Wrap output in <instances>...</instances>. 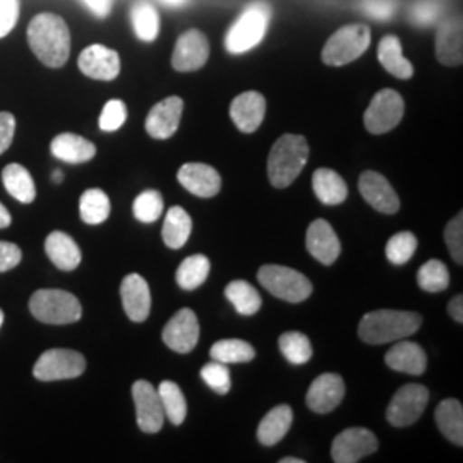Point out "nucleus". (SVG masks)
Returning a JSON list of instances; mask_svg holds the SVG:
<instances>
[{"instance_id": "f257e3e1", "label": "nucleus", "mask_w": 463, "mask_h": 463, "mask_svg": "<svg viewBox=\"0 0 463 463\" xmlns=\"http://www.w3.org/2000/svg\"><path fill=\"white\" fill-rule=\"evenodd\" d=\"M28 43L36 59L47 67H62L71 55V32L66 21L53 13L34 16L28 26Z\"/></svg>"}, {"instance_id": "f03ea898", "label": "nucleus", "mask_w": 463, "mask_h": 463, "mask_svg": "<svg viewBox=\"0 0 463 463\" xmlns=\"http://www.w3.org/2000/svg\"><path fill=\"white\" fill-rule=\"evenodd\" d=\"M422 325V316L411 311L380 309L373 311L361 319L359 336L369 345H381L403 340Z\"/></svg>"}, {"instance_id": "7ed1b4c3", "label": "nucleus", "mask_w": 463, "mask_h": 463, "mask_svg": "<svg viewBox=\"0 0 463 463\" xmlns=\"http://www.w3.org/2000/svg\"><path fill=\"white\" fill-rule=\"evenodd\" d=\"M309 146L304 136L283 134L268 156V177L275 187H288L307 164Z\"/></svg>"}, {"instance_id": "20e7f679", "label": "nucleus", "mask_w": 463, "mask_h": 463, "mask_svg": "<svg viewBox=\"0 0 463 463\" xmlns=\"http://www.w3.org/2000/svg\"><path fill=\"white\" fill-rule=\"evenodd\" d=\"M271 14V5L265 0L249 4L225 34L227 52L232 55H241L258 47L268 33Z\"/></svg>"}, {"instance_id": "39448f33", "label": "nucleus", "mask_w": 463, "mask_h": 463, "mask_svg": "<svg viewBox=\"0 0 463 463\" xmlns=\"http://www.w3.org/2000/svg\"><path fill=\"white\" fill-rule=\"evenodd\" d=\"M32 315L47 325H69L81 319L83 307L76 296L66 290L42 288L30 298Z\"/></svg>"}, {"instance_id": "423d86ee", "label": "nucleus", "mask_w": 463, "mask_h": 463, "mask_svg": "<svg viewBox=\"0 0 463 463\" xmlns=\"http://www.w3.org/2000/svg\"><path fill=\"white\" fill-rule=\"evenodd\" d=\"M371 45V30L365 24H347L331 34L321 59L326 66L340 67L357 61Z\"/></svg>"}, {"instance_id": "0eeeda50", "label": "nucleus", "mask_w": 463, "mask_h": 463, "mask_svg": "<svg viewBox=\"0 0 463 463\" xmlns=\"http://www.w3.org/2000/svg\"><path fill=\"white\" fill-rule=\"evenodd\" d=\"M258 280L271 296L292 304L304 302L313 294L309 279L287 266L265 265L258 271Z\"/></svg>"}, {"instance_id": "6e6552de", "label": "nucleus", "mask_w": 463, "mask_h": 463, "mask_svg": "<svg viewBox=\"0 0 463 463\" xmlns=\"http://www.w3.org/2000/svg\"><path fill=\"white\" fill-rule=\"evenodd\" d=\"M86 369V359L80 352L69 348H52L43 352L33 367L40 381H62L80 378Z\"/></svg>"}, {"instance_id": "1a4fd4ad", "label": "nucleus", "mask_w": 463, "mask_h": 463, "mask_svg": "<svg viewBox=\"0 0 463 463\" xmlns=\"http://www.w3.org/2000/svg\"><path fill=\"white\" fill-rule=\"evenodd\" d=\"M405 114V103L395 90L378 91L364 114L365 129L371 134H384L393 131Z\"/></svg>"}, {"instance_id": "9d476101", "label": "nucleus", "mask_w": 463, "mask_h": 463, "mask_svg": "<svg viewBox=\"0 0 463 463\" xmlns=\"http://www.w3.org/2000/svg\"><path fill=\"white\" fill-rule=\"evenodd\" d=\"M430 402V392L422 384H405L392 398L386 419L395 428L412 426L424 414Z\"/></svg>"}, {"instance_id": "9b49d317", "label": "nucleus", "mask_w": 463, "mask_h": 463, "mask_svg": "<svg viewBox=\"0 0 463 463\" xmlns=\"http://www.w3.org/2000/svg\"><path fill=\"white\" fill-rule=\"evenodd\" d=\"M378 449V438L365 428H350L340 432L331 445L335 463H357Z\"/></svg>"}, {"instance_id": "f8f14e48", "label": "nucleus", "mask_w": 463, "mask_h": 463, "mask_svg": "<svg viewBox=\"0 0 463 463\" xmlns=\"http://www.w3.org/2000/svg\"><path fill=\"white\" fill-rule=\"evenodd\" d=\"M136 420L143 432L155 434L164 428L165 412L158 390L148 381H136L133 384Z\"/></svg>"}, {"instance_id": "ddd939ff", "label": "nucleus", "mask_w": 463, "mask_h": 463, "mask_svg": "<svg viewBox=\"0 0 463 463\" xmlns=\"http://www.w3.org/2000/svg\"><path fill=\"white\" fill-rule=\"evenodd\" d=\"M210 43L206 34L199 30H189L179 36L172 53V67L179 72L198 71L208 62Z\"/></svg>"}, {"instance_id": "4468645a", "label": "nucleus", "mask_w": 463, "mask_h": 463, "mask_svg": "<svg viewBox=\"0 0 463 463\" xmlns=\"http://www.w3.org/2000/svg\"><path fill=\"white\" fill-rule=\"evenodd\" d=\"M78 66L91 80L114 81L120 72V57L116 50L95 43L81 52Z\"/></svg>"}, {"instance_id": "2eb2a0df", "label": "nucleus", "mask_w": 463, "mask_h": 463, "mask_svg": "<svg viewBox=\"0 0 463 463\" xmlns=\"http://www.w3.org/2000/svg\"><path fill=\"white\" fill-rule=\"evenodd\" d=\"M345 397V383L335 373L317 376L306 397L307 407L316 414H330Z\"/></svg>"}, {"instance_id": "dca6fc26", "label": "nucleus", "mask_w": 463, "mask_h": 463, "mask_svg": "<svg viewBox=\"0 0 463 463\" xmlns=\"http://www.w3.org/2000/svg\"><path fill=\"white\" fill-rule=\"evenodd\" d=\"M162 338L168 348L179 354H189L198 345L199 323L198 316L191 309H181L174 316L164 328Z\"/></svg>"}, {"instance_id": "f3484780", "label": "nucleus", "mask_w": 463, "mask_h": 463, "mask_svg": "<svg viewBox=\"0 0 463 463\" xmlns=\"http://www.w3.org/2000/svg\"><path fill=\"white\" fill-rule=\"evenodd\" d=\"M184 101L179 97H168L158 101L146 117V133L155 139H168L177 133L183 118Z\"/></svg>"}, {"instance_id": "a211bd4d", "label": "nucleus", "mask_w": 463, "mask_h": 463, "mask_svg": "<svg viewBox=\"0 0 463 463\" xmlns=\"http://www.w3.org/2000/svg\"><path fill=\"white\" fill-rule=\"evenodd\" d=\"M359 191L363 198L380 213L393 215L400 210V199L384 175L367 170L359 179Z\"/></svg>"}, {"instance_id": "6ab92c4d", "label": "nucleus", "mask_w": 463, "mask_h": 463, "mask_svg": "<svg viewBox=\"0 0 463 463\" xmlns=\"http://www.w3.org/2000/svg\"><path fill=\"white\" fill-rule=\"evenodd\" d=\"M266 116V99L258 91H246L235 97L231 105L233 124L242 133H254L260 129Z\"/></svg>"}, {"instance_id": "aec40b11", "label": "nucleus", "mask_w": 463, "mask_h": 463, "mask_svg": "<svg viewBox=\"0 0 463 463\" xmlns=\"http://www.w3.org/2000/svg\"><path fill=\"white\" fill-rule=\"evenodd\" d=\"M120 298L122 306L128 317L134 323H143L151 311V292L148 281L141 275L131 273L128 275L120 285Z\"/></svg>"}, {"instance_id": "412c9836", "label": "nucleus", "mask_w": 463, "mask_h": 463, "mask_svg": "<svg viewBox=\"0 0 463 463\" xmlns=\"http://www.w3.org/2000/svg\"><path fill=\"white\" fill-rule=\"evenodd\" d=\"M306 248L321 265H333L342 250V244L326 220H315L306 235Z\"/></svg>"}, {"instance_id": "4be33fe9", "label": "nucleus", "mask_w": 463, "mask_h": 463, "mask_svg": "<svg viewBox=\"0 0 463 463\" xmlns=\"http://www.w3.org/2000/svg\"><path fill=\"white\" fill-rule=\"evenodd\" d=\"M177 179L185 191L198 198H213L222 189V177L215 168L206 164H185Z\"/></svg>"}, {"instance_id": "5701e85b", "label": "nucleus", "mask_w": 463, "mask_h": 463, "mask_svg": "<svg viewBox=\"0 0 463 463\" xmlns=\"http://www.w3.org/2000/svg\"><path fill=\"white\" fill-rule=\"evenodd\" d=\"M463 30L460 17H448L436 34V57L445 66L463 62Z\"/></svg>"}, {"instance_id": "b1692460", "label": "nucleus", "mask_w": 463, "mask_h": 463, "mask_svg": "<svg viewBox=\"0 0 463 463\" xmlns=\"http://www.w3.org/2000/svg\"><path fill=\"white\" fill-rule=\"evenodd\" d=\"M384 363L390 369L398 373L420 376L428 367V355L419 344L400 340L395 347L386 352Z\"/></svg>"}, {"instance_id": "393cba45", "label": "nucleus", "mask_w": 463, "mask_h": 463, "mask_svg": "<svg viewBox=\"0 0 463 463\" xmlns=\"http://www.w3.org/2000/svg\"><path fill=\"white\" fill-rule=\"evenodd\" d=\"M52 155L66 164L80 165L90 162L97 155V146L78 134L62 133L52 139Z\"/></svg>"}, {"instance_id": "a878e982", "label": "nucleus", "mask_w": 463, "mask_h": 463, "mask_svg": "<svg viewBox=\"0 0 463 463\" xmlns=\"http://www.w3.org/2000/svg\"><path fill=\"white\" fill-rule=\"evenodd\" d=\"M45 252L50 261L62 271H72L81 263V249L64 232L50 233L45 241Z\"/></svg>"}, {"instance_id": "bb28decb", "label": "nucleus", "mask_w": 463, "mask_h": 463, "mask_svg": "<svg viewBox=\"0 0 463 463\" xmlns=\"http://www.w3.org/2000/svg\"><path fill=\"white\" fill-rule=\"evenodd\" d=\"M378 59L384 71L398 80H411L414 76V66L403 57L402 42L395 34H388L381 40Z\"/></svg>"}, {"instance_id": "cd10ccee", "label": "nucleus", "mask_w": 463, "mask_h": 463, "mask_svg": "<svg viewBox=\"0 0 463 463\" xmlns=\"http://www.w3.org/2000/svg\"><path fill=\"white\" fill-rule=\"evenodd\" d=\"M294 422V412L288 405H279L263 417L258 428V439L265 447H275L287 436Z\"/></svg>"}, {"instance_id": "c85d7f7f", "label": "nucleus", "mask_w": 463, "mask_h": 463, "mask_svg": "<svg viewBox=\"0 0 463 463\" xmlns=\"http://www.w3.org/2000/svg\"><path fill=\"white\" fill-rule=\"evenodd\" d=\"M313 189L316 198L323 204L336 206L342 204L348 196V187L342 175L331 168H317L313 175Z\"/></svg>"}, {"instance_id": "c756f323", "label": "nucleus", "mask_w": 463, "mask_h": 463, "mask_svg": "<svg viewBox=\"0 0 463 463\" xmlns=\"http://www.w3.org/2000/svg\"><path fill=\"white\" fill-rule=\"evenodd\" d=\"M436 424L441 434L455 443L457 447L463 445V407L455 398H448L441 402L434 412Z\"/></svg>"}, {"instance_id": "7c9ffc66", "label": "nucleus", "mask_w": 463, "mask_h": 463, "mask_svg": "<svg viewBox=\"0 0 463 463\" xmlns=\"http://www.w3.org/2000/svg\"><path fill=\"white\" fill-rule=\"evenodd\" d=\"M2 183L5 191L23 204H30L36 198L33 177L28 168L19 164H9L2 170Z\"/></svg>"}, {"instance_id": "2f4dec72", "label": "nucleus", "mask_w": 463, "mask_h": 463, "mask_svg": "<svg viewBox=\"0 0 463 463\" xmlns=\"http://www.w3.org/2000/svg\"><path fill=\"white\" fill-rule=\"evenodd\" d=\"M191 231H193V220L189 213L181 206L170 208L165 215L164 229H162L164 242L166 246L170 249L184 248L191 235Z\"/></svg>"}, {"instance_id": "473e14b6", "label": "nucleus", "mask_w": 463, "mask_h": 463, "mask_svg": "<svg viewBox=\"0 0 463 463\" xmlns=\"http://www.w3.org/2000/svg\"><path fill=\"white\" fill-rule=\"evenodd\" d=\"M131 23L134 33L141 42H155L160 33V16L153 4L146 0H137L131 9Z\"/></svg>"}, {"instance_id": "72a5a7b5", "label": "nucleus", "mask_w": 463, "mask_h": 463, "mask_svg": "<svg viewBox=\"0 0 463 463\" xmlns=\"http://www.w3.org/2000/svg\"><path fill=\"white\" fill-rule=\"evenodd\" d=\"M225 298L231 300L232 306L241 316L256 315L263 304L260 292L244 280L231 281L225 288Z\"/></svg>"}, {"instance_id": "f704fd0d", "label": "nucleus", "mask_w": 463, "mask_h": 463, "mask_svg": "<svg viewBox=\"0 0 463 463\" xmlns=\"http://www.w3.org/2000/svg\"><path fill=\"white\" fill-rule=\"evenodd\" d=\"M212 269V263L204 254H194L185 258L177 269V283L184 290H196L201 287Z\"/></svg>"}, {"instance_id": "c9c22d12", "label": "nucleus", "mask_w": 463, "mask_h": 463, "mask_svg": "<svg viewBox=\"0 0 463 463\" xmlns=\"http://www.w3.org/2000/svg\"><path fill=\"white\" fill-rule=\"evenodd\" d=\"M80 215L88 225H99L110 216V199L101 189H88L80 199Z\"/></svg>"}, {"instance_id": "e433bc0d", "label": "nucleus", "mask_w": 463, "mask_h": 463, "mask_svg": "<svg viewBox=\"0 0 463 463\" xmlns=\"http://www.w3.org/2000/svg\"><path fill=\"white\" fill-rule=\"evenodd\" d=\"M210 355L213 361L223 363V364H239V363H250L256 357V352L248 342L229 338V340L216 342L210 350Z\"/></svg>"}, {"instance_id": "4c0bfd02", "label": "nucleus", "mask_w": 463, "mask_h": 463, "mask_svg": "<svg viewBox=\"0 0 463 463\" xmlns=\"http://www.w3.org/2000/svg\"><path fill=\"white\" fill-rule=\"evenodd\" d=\"M158 395L164 405V412L174 426H181L187 415V403L183 390L174 381H164L158 388Z\"/></svg>"}, {"instance_id": "58836bf2", "label": "nucleus", "mask_w": 463, "mask_h": 463, "mask_svg": "<svg viewBox=\"0 0 463 463\" xmlns=\"http://www.w3.org/2000/svg\"><path fill=\"white\" fill-rule=\"evenodd\" d=\"M279 347L283 357L290 364H306L313 357V347L309 338L300 331H287L279 340Z\"/></svg>"}, {"instance_id": "ea45409f", "label": "nucleus", "mask_w": 463, "mask_h": 463, "mask_svg": "<svg viewBox=\"0 0 463 463\" xmlns=\"http://www.w3.org/2000/svg\"><path fill=\"white\" fill-rule=\"evenodd\" d=\"M417 283L424 292H430V294L447 290L449 285L447 266L438 260H430L428 263H424L417 271Z\"/></svg>"}, {"instance_id": "a19ab883", "label": "nucleus", "mask_w": 463, "mask_h": 463, "mask_svg": "<svg viewBox=\"0 0 463 463\" xmlns=\"http://www.w3.org/2000/svg\"><path fill=\"white\" fill-rule=\"evenodd\" d=\"M417 250V237L412 232L395 233L386 244V258L392 265H405Z\"/></svg>"}, {"instance_id": "79ce46f5", "label": "nucleus", "mask_w": 463, "mask_h": 463, "mask_svg": "<svg viewBox=\"0 0 463 463\" xmlns=\"http://www.w3.org/2000/svg\"><path fill=\"white\" fill-rule=\"evenodd\" d=\"M133 213L141 223H153L164 213V198L158 191H145L134 199Z\"/></svg>"}, {"instance_id": "37998d69", "label": "nucleus", "mask_w": 463, "mask_h": 463, "mask_svg": "<svg viewBox=\"0 0 463 463\" xmlns=\"http://www.w3.org/2000/svg\"><path fill=\"white\" fill-rule=\"evenodd\" d=\"M201 378L218 395H227L231 392V371L223 363L213 361V363L204 365L201 369Z\"/></svg>"}, {"instance_id": "c03bdc74", "label": "nucleus", "mask_w": 463, "mask_h": 463, "mask_svg": "<svg viewBox=\"0 0 463 463\" xmlns=\"http://www.w3.org/2000/svg\"><path fill=\"white\" fill-rule=\"evenodd\" d=\"M128 118V107L122 99H110L105 103L99 114V126L105 133H114L124 126Z\"/></svg>"}, {"instance_id": "a18cd8bd", "label": "nucleus", "mask_w": 463, "mask_h": 463, "mask_svg": "<svg viewBox=\"0 0 463 463\" xmlns=\"http://www.w3.org/2000/svg\"><path fill=\"white\" fill-rule=\"evenodd\" d=\"M445 241L451 252V258L462 265L463 263V215L455 216L445 229Z\"/></svg>"}, {"instance_id": "49530a36", "label": "nucleus", "mask_w": 463, "mask_h": 463, "mask_svg": "<svg viewBox=\"0 0 463 463\" xmlns=\"http://www.w3.org/2000/svg\"><path fill=\"white\" fill-rule=\"evenodd\" d=\"M19 19V0H0V38L13 32Z\"/></svg>"}, {"instance_id": "de8ad7c7", "label": "nucleus", "mask_w": 463, "mask_h": 463, "mask_svg": "<svg viewBox=\"0 0 463 463\" xmlns=\"http://www.w3.org/2000/svg\"><path fill=\"white\" fill-rule=\"evenodd\" d=\"M441 5L436 0H420L412 7V21L419 26H428L439 16Z\"/></svg>"}, {"instance_id": "09e8293b", "label": "nucleus", "mask_w": 463, "mask_h": 463, "mask_svg": "<svg viewBox=\"0 0 463 463\" xmlns=\"http://www.w3.org/2000/svg\"><path fill=\"white\" fill-rule=\"evenodd\" d=\"M363 11H364L365 16L384 21V19L393 17L395 0H364Z\"/></svg>"}, {"instance_id": "8fccbe9b", "label": "nucleus", "mask_w": 463, "mask_h": 463, "mask_svg": "<svg viewBox=\"0 0 463 463\" xmlns=\"http://www.w3.org/2000/svg\"><path fill=\"white\" fill-rule=\"evenodd\" d=\"M23 252L16 244L0 241V273L9 271L21 263Z\"/></svg>"}, {"instance_id": "3c124183", "label": "nucleus", "mask_w": 463, "mask_h": 463, "mask_svg": "<svg viewBox=\"0 0 463 463\" xmlns=\"http://www.w3.org/2000/svg\"><path fill=\"white\" fill-rule=\"evenodd\" d=\"M16 134V118L9 112H0V155L13 145Z\"/></svg>"}, {"instance_id": "603ef678", "label": "nucleus", "mask_w": 463, "mask_h": 463, "mask_svg": "<svg viewBox=\"0 0 463 463\" xmlns=\"http://www.w3.org/2000/svg\"><path fill=\"white\" fill-rule=\"evenodd\" d=\"M84 5L99 17H107L112 11L114 0H83Z\"/></svg>"}, {"instance_id": "864d4df0", "label": "nucleus", "mask_w": 463, "mask_h": 463, "mask_svg": "<svg viewBox=\"0 0 463 463\" xmlns=\"http://www.w3.org/2000/svg\"><path fill=\"white\" fill-rule=\"evenodd\" d=\"M448 313L449 316L458 323V325H462L463 323V298L462 296H457V298H451L449 300V306H448Z\"/></svg>"}, {"instance_id": "5fc2aeb1", "label": "nucleus", "mask_w": 463, "mask_h": 463, "mask_svg": "<svg viewBox=\"0 0 463 463\" xmlns=\"http://www.w3.org/2000/svg\"><path fill=\"white\" fill-rule=\"evenodd\" d=\"M11 222H13V218H11V213L5 210V206L0 203V229H7L9 225H11Z\"/></svg>"}, {"instance_id": "6e6d98bb", "label": "nucleus", "mask_w": 463, "mask_h": 463, "mask_svg": "<svg viewBox=\"0 0 463 463\" xmlns=\"http://www.w3.org/2000/svg\"><path fill=\"white\" fill-rule=\"evenodd\" d=\"M162 4H165L168 7H183L185 4H189L191 0H160Z\"/></svg>"}, {"instance_id": "4d7b16f0", "label": "nucleus", "mask_w": 463, "mask_h": 463, "mask_svg": "<svg viewBox=\"0 0 463 463\" xmlns=\"http://www.w3.org/2000/svg\"><path fill=\"white\" fill-rule=\"evenodd\" d=\"M62 179H64V175H62L61 170H55V172L52 174V181H53V183L61 184L62 183Z\"/></svg>"}, {"instance_id": "13d9d810", "label": "nucleus", "mask_w": 463, "mask_h": 463, "mask_svg": "<svg viewBox=\"0 0 463 463\" xmlns=\"http://www.w3.org/2000/svg\"><path fill=\"white\" fill-rule=\"evenodd\" d=\"M306 460L302 458H292V457H287V458H281L280 463H304Z\"/></svg>"}, {"instance_id": "bf43d9fd", "label": "nucleus", "mask_w": 463, "mask_h": 463, "mask_svg": "<svg viewBox=\"0 0 463 463\" xmlns=\"http://www.w3.org/2000/svg\"><path fill=\"white\" fill-rule=\"evenodd\" d=\"M2 325H4V313H2V309H0V328H2Z\"/></svg>"}]
</instances>
